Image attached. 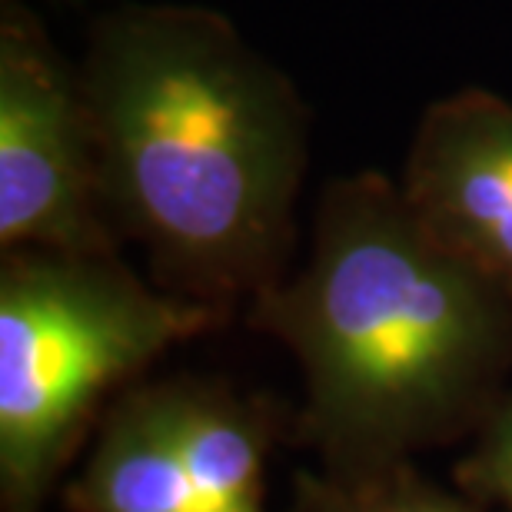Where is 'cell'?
I'll use <instances>...</instances> for the list:
<instances>
[{"label":"cell","instance_id":"2","mask_svg":"<svg viewBox=\"0 0 512 512\" xmlns=\"http://www.w3.org/2000/svg\"><path fill=\"white\" fill-rule=\"evenodd\" d=\"M303 370L293 439L320 473L363 479L476 436L512 373V300L429 237L399 183L323 187L300 276L247 306Z\"/></svg>","mask_w":512,"mask_h":512},{"label":"cell","instance_id":"8","mask_svg":"<svg viewBox=\"0 0 512 512\" xmlns=\"http://www.w3.org/2000/svg\"><path fill=\"white\" fill-rule=\"evenodd\" d=\"M296 512H489L463 493L433 486L413 463L363 479L296 473Z\"/></svg>","mask_w":512,"mask_h":512},{"label":"cell","instance_id":"1","mask_svg":"<svg viewBox=\"0 0 512 512\" xmlns=\"http://www.w3.org/2000/svg\"><path fill=\"white\" fill-rule=\"evenodd\" d=\"M77 70L110 227L160 290L233 323L296 247L310 110L293 80L193 4L107 10Z\"/></svg>","mask_w":512,"mask_h":512},{"label":"cell","instance_id":"3","mask_svg":"<svg viewBox=\"0 0 512 512\" xmlns=\"http://www.w3.org/2000/svg\"><path fill=\"white\" fill-rule=\"evenodd\" d=\"M230 326L147 286L120 253L0 260V512H44L100 403L170 346Z\"/></svg>","mask_w":512,"mask_h":512},{"label":"cell","instance_id":"5","mask_svg":"<svg viewBox=\"0 0 512 512\" xmlns=\"http://www.w3.org/2000/svg\"><path fill=\"white\" fill-rule=\"evenodd\" d=\"M399 190L429 237L512 300V104L483 87L419 117Z\"/></svg>","mask_w":512,"mask_h":512},{"label":"cell","instance_id":"6","mask_svg":"<svg viewBox=\"0 0 512 512\" xmlns=\"http://www.w3.org/2000/svg\"><path fill=\"white\" fill-rule=\"evenodd\" d=\"M153 386L203 512H266V456L280 433L276 403L200 376Z\"/></svg>","mask_w":512,"mask_h":512},{"label":"cell","instance_id":"7","mask_svg":"<svg viewBox=\"0 0 512 512\" xmlns=\"http://www.w3.org/2000/svg\"><path fill=\"white\" fill-rule=\"evenodd\" d=\"M70 512H203L157 386H127L104 409L84 473L64 486Z\"/></svg>","mask_w":512,"mask_h":512},{"label":"cell","instance_id":"9","mask_svg":"<svg viewBox=\"0 0 512 512\" xmlns=\"http://www.w3.org/2000/svg\"><path fill=\"white\" fill-rule=\"evenodd\" d=\"M453 483L479 506L512 512V389L479 426L469 456L453 469Z\"/></svg>","mask_w":512,"mask_h":512},{"label":"cell","instance_id":"4","mask_svg":"<svg viewBox=\"0 0 512 512\" xmlns=\"http://www.w3.org/2000/svg\"><path fill=\"white\" fill-rule=\"evenodd\" d=\"M0 250L120 253L80 70L24 0H0Z\"/></svg>","mask_w":512,"mask_h":512}]
</instances>
